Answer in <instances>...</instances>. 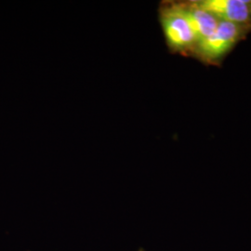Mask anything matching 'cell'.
<instances>
[{
  "label": "cell",
  "instance_id": "7a4b0ae2",
  "mask_svg": "<svg viewBox=\"0 0 251 251\" xmlns=\"http://www.w3.org/2000/svg\"><path fill=\"white\" fill-rule=\"evenodd\" d=\"M244 34V25L219 21L215 31L209 36L198 42L194 50L207 63H216L224 58Z\"/></svg>",
  "mask_w": 251,
  "mask_h": 251
},
{
  "label": "cell",
  "instance_id": "3957f363",
  "mask_svg": "<svg viewBox=\"0 0 251 251\" xmlns=\"http://www.w3.org/2000/svg\"><path fill=\"white\" fill-rule=\"evenodd\" d=\"M199 8L219 21L246 26L251 22V1L246 0H200L195 1Z\"/></svg>",
  "mask_w": 251,
  "mask_h": 251
},
{
  "label": "cell",
  "instance_id": "5b68a950",
  "mask_svg": "<svg viewBox=\"0 0 251 251\" xmlns=\"http://www.w3.org/2000/svg\"><path fill=\"white\" fill-rule=\"evenodd\" d=\"M250 9H251V3H250Z\"/></svg>",
  "mask_w": 251,
  "mask_h": 251
},
{
  "label": "cell",
  "instance_id": "277c9868",
  "mask_svg": "<svg viewBox=\"0 0 251 251\" xmlns=\"http://www.w3.org/2000/svg\"><path fill=\"white\" fill-rule=\"evenodd\" d=\"M190 26L196 38V45L210 36L218 26L219 20L206 10L199 8L195 1L183 4Z\"/></svg>",
  "mask_w": 251,
  "mask_h": 251
},
{
  "label": "cell",
  "instance_id": "6da1fadb",
  "mask_svg": "<svg viewBox=\"0 0 251 251\" xmlns=\"http://www.w3.org/2000/svg\"><path fill=\"white\" fill-rule=\"evenodd\" d=\"M160 23L169 48L177 52L194 50L196 38L183 4L171 3L160 10Z\"/></svg>",
  "mask_w": 251,
  "mask_h": 251
}]
</instances>
